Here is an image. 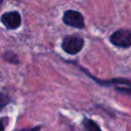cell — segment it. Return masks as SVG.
I'll return each mask as SVG.
<instances>
[{
  "instance_id": "obj_3",
  "label": "cell",
  "mask_w": 131,
  "mask_h": 131,
  "mask_svg": "<svg viewBox=\"0 0 131 131\" xmlns=\"http://www.w3.org/2000/svg\"><path fill=\"white\" fill-rule=\"evenodd\" d=\"M62 23L69 27L76 28V29H84L85 28V20L83 14L74 9H68L62 14Z\"/></svg>"
},
{
  "instance_id": "obj_8",
  "label": "cell",
  "mask_w": 131,
  "mask_h": 131,
  "mask_svg": "<svg viewBox=\"0 0 131 131\" xmlns=\"http://www.w3.org/2000/svg\"><path fill=\"white\" fill-rule=\"evenodd\" d=\"M7 124H8V118L7 117L0 118V131H4Z\"/></svg>"
},
{
  "instance_id": "obj_9",
  "label": "cell",
  "mask_w": 131,
  "mask_h": 131,
  "mask_svg": "<svg viewBox=\"0 0 131 131\" xmlns=\"http://www.w3.org/2000/svg\"><path fill=\"white\" fill-rule=\"evenodd\" d=\"M40 129H41V126H34V127H26L17 131H40Z\"/></svg>"
},
{
  "instance_id": "obj_7",
  "label": "cell",
  "mask_w": 131,
  "mask_h": 131,
  "mask_svg": "<svg viewBox=\"0 0 131 131\" xmlns=\"http://www.w3.org/2000/svg\"><path fill=\"white\" fill-rule=\"evenodd\" d=\"M10 101H11V97H10V94L7 92V90L6 89L1 90L0 91V111L4 108Z\"/></svg>"
},
{
  "instance_id": "obj_6",
  "label": "cell",
  "mask_w": 131,
  "mask_h": 131,
  "mask_svg": "<svg viewBox=\"0 0 131 131\" xmlns=\"http://www.w3.org/2000/svg\"><path fill=\"white\" fill-rule=\"evenodd\" d=\"M3 58L6 62L11 63V64H18L19 63V58L15 52L12 50H6L3 53Z\"/></svg>"
},
{
  "instance_id": "obj_1",
  "label": "cell",
  "mask_w": 131,
  "mask_h": 131,
  "mask_svg": "<svg viewBox=\"0 0 131 131\" xmlns=\"http://www.w3.org/2000/svg\"><path fill=\"white\" fill-rule=\"evenodd\" d=\"M84 44L85 41L80 35H67L61 41V48L66 53L76 55L83 49Z\"/></svg>"
},
{
  "instance_id": "obj_2",
  "label": "cell",
  "mask_w": 131,
  "mask_h": 131,
  "mask_svg": "<svg viewBox=\"0 0 131 131\" xmlns=\"http://www.w3.org/2000/svg\"><path fill=\"white\" fill-rule=\"evenodd\" d=\"M110 41L116 47L129 48L131 47V31L128 29H118L111 34Z\"/></svg>"
},
{
  "instance_id": "obj_4",
  "label": "cell",
  "mask_w": 131,
  "mask_h": 131,
  "mask_svg": "<svg viewBox=\"0 0 131 131\" xmlns=\"http://www.w3.org/2000/svg\"><path fill=\"white\" fill-rule=\"evenodd\" d=\"M0 20L7 30H16L21 25V15L16 10L7 11L1 15Z\"/></svg>"
},
{
  "instance_id": "obj_5",
  "label": "cell",
  "mask_w": 131,
  "mask_h": 131,
  "mask_svg": "<svg viewBox=\"0 0 131 131\" xmlns=\"http://www.w3.org/2000/svg\"><path fill=\"white\" fill-rule=\"evenodd\" d=\"M82 127H83V130L84 131H101L100 127L98 126V124L93 121L92 119L90 118H83L82 120Z\"/></svg>"
},
{
  "instance_id": "obj_10",
  "label": "cell",
  "mask_w": 131,
  "mask_h": 131,
  "mask_svg": "<svg viewBox=\"0 0 131 131\" xmlns=\"http://www.w3.org/2000/svg\"><path fill=\"white\" fill-rule=\"evenodd\" d=\"M2 3H3V0H0V7H1V5H2Z\"/></svg>"
}]
</instances>
